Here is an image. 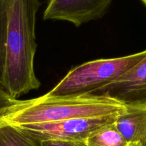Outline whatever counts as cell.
I'll return each instance as SVG.
<instances>
[{
	"label": "cell",
	"instance_id": "cell-1",
	"mask_svg": "<svg viewBox=\"0 0 146 146\" xmlns=\"http://www.w3.org/2000/svg\"><path fill=\"white\" fill-rule=\"evenodd\" d=\"M41 3L37 0H8V27L2 88L17 99L40 87L34 72L35 26Z\"/></svg>",
	"mask_w": 146,
	"mask_h": 146
},
{
	"label": "cell",
	"instance_id": "cell-2",
	"mask_svg": "<svg viewBox=\"0 0 146 146\" xmlns=\"http://www.w3.org/2000/svg\"><path fill=\"white\" fill-rule=\"evenodd\" d=\"M127 107L104 96L91 94L67 96H49L19 101L5 121L21 126L29 124L57 122L72 118L120 115Z\"/></svg>",
	"mask_w": 146,
	"mask_h": 146
},
{
	"label": "cell",
	"instance_id": "cell-3",
	"mask_svg": "<svg viewBox=\"0 0 146 146\" xmlns=\"http://www.w3.org/2000/svg\"><path fill=\"white\" fill-rule=\"evenodd\" d=\"M145 56L146 49L126 56L84 63L72 68L47 95L55 97L91 94L115 81Z\"/></svg>",
	"mask_w": 146,
	"mask_h": 146
},
{
	"label": "cell",
	"instance_id": "cell-4",
	"mask_svg": "<svg viewBox=\"0 0 146 146\" xmlns=\"http://www.w3.org/2000/svg\"><path fill=\"white\" fill-rule=\"evenodd\" d=\"M119 115L72 118L57 122L21 125V128L42 142L47 140L87 141L101 128L115 123Z\"/></svg>",
	"mask_w": 146,
	"mask_h": 146
},
{
	"label": "cell",
	"instance_id": "cell-5",
	"mask_svg": "<svg viewBox=\"0 0 146 146\" xmlns=\"http://www.w3.org/2000/svg\"><path fill=\"white\" fill-rule=\"evenodd\" d=\"M91 94L108 97L127 107H146V56L115 81Z\"/></svg>",
	"mask_w": 146,
	"mask_h": 146
},
{
	"label": "cell",
	"instance_id": "cell-6",
	"mask_svg": "<svg viewBox=\"0 0 146 146\" xmlns=\"http://www.w3.org/2000/svg\"><path fill=\"white\" fill-rule=\"evenodd\" d=\"M111 4V0H52L44 10L43 19L67 21L78 27L102 18Z\"/></svg>",
	"mask_w": 146,
	"mask_h": 146
},
{
	"label": "cell",
	"instance_id": "cell-7",
	"mask_svg": "<svg viewBox=\"0 0 146 146\" xmlns=\"http://www.w3.org/2000/svg\"><path fill=\"white\" fill-rule=\"evenodd\" d=\"M114 125L126 141L145 145L146 107H127V111L117 117Z\"/></svg>",
	"mask_w": 146,
	"mask_h": 146
},
{
	"label": "cell",
	"instance_id": "cell-8",
	"mask_svg": "<svg viewBox=\"0 0 146 146\" xmlns=\"http://www.w3.org/2000/svg\"><path fill=\"white\" fill-rule=\"evenodd\" d=\"M0 146H41V142L21 127L6 122L0 126Z\"/></svg>",
	"mask_w": 146,
	"mask_h": 146
},
{
	"label": "cell",
	"instance_id": "cell-9",
	"mask_svg": "<svg viewBox=\"0 0 146 146\" xmlns=\"http://www.w3.org/2000/svg\"><path fill=\"white\" fill-rule=\"evenodd\" d=\"M88 146H144L143 144L126 141L114 123L107 125L93 133L87 140Z\"/></svg>",
	"mask_w": 146,
	"mask_h": 146
},
{
	"label": "cell",
	"instance_id": "cell-10",
	"mask_svg": "<svg viewBox=\"0 0 146 146\" xmlns=\"http://www.w3.org/2000/svg\"><path fill=\"white\" fill-rule=\"evenodd\" d=\"M8 0H0V87L2 88L8 27Z\"/></svg>",
	"mask_w": 146,
	"mask_h": 146
},
{
	"label": "cell",
	"instance_id": "cell-11",
	"mask_svg": "<svg viewBox=\"0 0 146 146\" xmlns=\"http://www.w3.org/2000/svg\"><path fill=\"white\" fill-rule=\"evenodd\" d=\"M18 102L0 87V118H6Z\"/></svg>",
	"mask_w": 146,
	"mask_h": 146
},
{
	"label": "cell",
	"instance_id": "cell-12",
	"mask_svg": "<svg viewBox=\"0 0 146 146\" xmlns=\"http://www.w3.org/2000/svg\"><path fill=\"white\" fill-rule=\"evenodd\" d=\"M41 146H88L87 141H68L47 140L41 142Z\"/></svg>",
	"mask_w": 146,
	"mask_h": 146
},
{
	"label": "cell",
	"instance_id": "cell-13",
	"mask_svg": "<svg viewBox=\"0 0 146 146\" xmlns=\"http://www.w3.org/2000/svg\"><path fill=\"white\" fill-rule=\"evenodd\" d=\"M6 118H0V126H1L2 125H4L6 123L5 121Z\"/></svg>",
	"mask_w": 146,
	"mask_h": 146
},
{
	"label": "cell",
	"instance_id": "cell-14",
	"mask_svg": "<svg viewBox=\"0 0 146 146\" xmlns=\"http://www.w3.org/2000/svg\"><path fill=\"white\" fill-rule=\"evenodd\" d=\"M142 3H143V4H144L146 7V0H143V1H142Z\"/></svg>",
	"mask_w": 146,
	"mask_h": 146
},
{
	"label": "cell",
	"instance_id": "cell-15",
	"mask_svg": "<svg viewBox=\"0 0 146 146\" xmlns=\"http://www.w3.org/2000/svg\"><path fill=\"white\" fill-rule=\"evenodd\" d=\"M144 146H146V139H145V145Z\"/></svg>",
	"mask_w": 146,
	"mask_h": 146
}]
</instances>
